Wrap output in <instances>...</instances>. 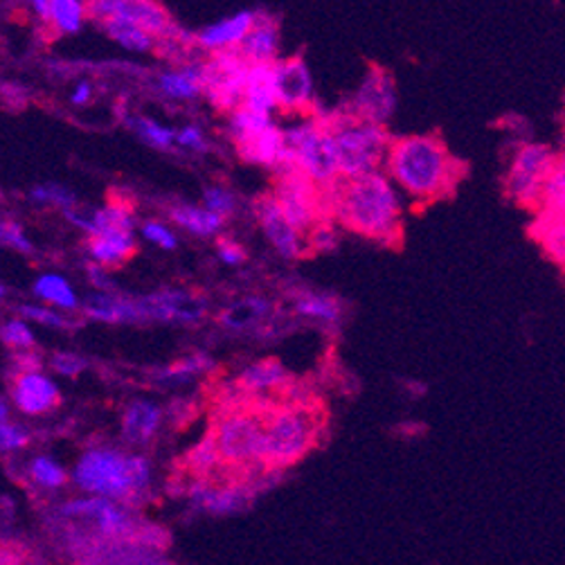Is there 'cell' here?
Returning a JSON list of instances; mask_svg holds the SVG:
<instances>
[{
    "label": "cell",
    "mask_w": 565,
    "mask_h": 565,
    "mask_svg": "<svg viewBox=\"0 0 565 565\" xmlns=\"http://www.w3.org/2000/svg\"><path fill=\"white\" fill-rule=\"evenodd\" d=\"M335 216L350 231L392 244L402 231V199L379 169L361 177H338L331 185Z\"/></svg>",
    "instance_id": "cell-1"
},
{
    "label": "cell",
    "mask_w": 565,
    "mask_h": 565,
    "mask_svg": "<svg viewBox=\"0 0 565 565\" xmlns=\"http://www.w3.org/2000/svg\"><path fill=\"white\" fill-rule=\"evenodd\" d=\"M385 167L392 181L417 201L446 196L460 179L458 162L435 136H408L392 142Z\"/></svg>",
    "instance_id": "cell-2"
},
{
    "label": "cell",
    "mask_w": 565,
    "mask_h": 565,
    "mask_svg": "<svg viewBox=\"0 0 565 565\" xmlns=\"http://www.w3.org/2000/svg\"><path fill=\"white\" fill-rule=\"evenodd\" d=\"M73 478L90 495L131 500L147 491L151 467L142 456H127L113 448H90L79 458Z\"/></svg>",
    "instance_id": "cell-3"
},
{
    "label": "cell",
    "mask_w": 565,
    "mask_h": 565,
    "mask_svg": "<svg viewBox=\"0 0 565 565\" xmlns=\"http://www.w3.org/2000/svg\"><path fill=\"white\" fill-rule=\"evenodd\" d=\"M327 127L331 129L335 142L341 177L350 179L374 172L387 158L392 140L387 138L383 125L359 118L354 113V116L327 120Z\"/></svg>",
    "instance_id": "cell-4"
},
{
    "label": "cell",
    "mask_w": 565,
    "mask_h": 565,
    "mask_svg": "<svg viewBox=\"0 0 565 565\" xmlns=\"http://www.w3.org/2000/svg\"><path fill=\"white\" fill-rule=\"evenodd\" d=\"M264 465L289 467L313 446L320 417L307 406H281L264 413Z\"/></svg>",
    "instance_id": "cell-5"
},
{
    "label": "cell",
    "mask_w": 565,
    "mask_h": 565,
    "mask_svg": "<svg viewBox=\"0 0 565 565\" xmlns=\"http://www.w3.org/2000/svg\"><path fill=\"white\" fill-rule=\"evenodd\" d=\"M285 156L277 172L287 169H302L316 183L331 185L341 172H338V151L331 136V129L322 120H307L285 131Z\"/></svg>",
    "instance_id": "cell-6"
},
{
    "label": "cell",
    "mask_w": 565,
    "mask_h": 565,
    "mask_svg": "<svg viewBox=\"0 0 565 565\" xmlns=\"http://www.w3.org/2000/svg\"><path fill=\"white\" fill-rule=\"evenodd\" d=\"M264 413L231 411L214 428L221 458L237 467L264 465Z\"/></svg>",
    "instance_id": "cell-7"
},
{
    "label": "cell",
    "mask_w": 565,
    "mask_h": 565,
    "mask_svg": "<svg viewBox=\"0 0 565 565\" xmlns=\"http://www.w3.org/2000/svg\"><path fill=\"white\" fill-rule=\"evenodd\" d=\"M556 156L552 153L550 147L539 145V142H530L523 145L512 164L510 172H507L504 179V192L510 199H514L521 205H530V207H541V199H543V190L547 183V177L552 172Z\"/></svg>",
    "instance_id": "cell-8"
},
{
    "label": "cell",
    "mask_w": 565,
    "mask_h": 565,
    "mask_svg": "<svg viewBox=\"0 0 565 565\" xmlns=\"http://www.w3.org/2000/svg\"><path fill=\"white\" fill-rule=\"evenodd\" d=\"M250 64L239 50L212 52L210 62L203 64V93L221 110H235L244 102Z\"/></svg>",
    "instance_id": "cell-9"
},
{
    "label": "cell",
    "mask_w": 565,
    "mask_h": 565,
    "mask_svg": "<svg viewBox=\"0 0 565 565\" xmlns=\"http://www.w3.org/2000/svg\"><path fill=\"white\" fill-rule=\"evenodd\" d=\"M273 196L300 233H309L320 221V194L316 181L302 169L279 172Z\"/></svg>",
    "instance_id": "cell-10"
},
{
    "label": "cell",
    "mask_w": 565,
    "mask_h": 565,
    "mask_svg": "<svg viewBox=\"0 0 565 565\" xmlns=\"http://www.w3.org/2000/svg\"><path fill=\"white\" fill-rule=\"evenodd\" d=\"M86 3L97 25L104 21H129L142 25L158 39L172 34V19L156 0H86Z\"/></svg>",
    "instance_id": "cell-11"
},
{
    "label": "cell",
    "mask_w": 565,
    "mask_h": 565,
    "mask_svg": "<svg viewBox=\"0 0 565 565\" xmlns=\"http://www.w3.org/2000/svg\"><path fill=\"white\" fill-rule=\"evenodd\" d=\"M60 512L66 519H82L93 523L108 539H127L134 532V521L127 516V512H122L116 502L104 495L71 500Z\"/></svg>",
    "instance_id": "cell-12"
},
{
    "label": "cell",
    "mask_w": 565,
    "mask_h": 565,
    "mask_svg": "<svg viewBox=\"0 0 565 565\" xmlns=\"http://www.w3.org/2000/svg\"><path fill=\"white\" fill-rule=\"evenodd\" d=\"M257 216L264 228V235L281 257L296 259L305 253L302 233L289 221V216L279 207L275 196H264L257 203Z\"/></svg>",
    "instance_id": "cell-13"
},
{
    "label": "cell",
    "mask_w": 565,
    "mask_h": 565,
    "mask_svg": "<svg viewBox=\"0 0 565 565\" xmlns=\"http://www.w3.org/2000/svg\"><path fill=\"white\" fill-rule=\"evenodd\" d=\"M394 104H397V93H394L392 77L383 68H372L354 97V113L370 122L385 125L394 113Z\"/></svg>",
    "instance_id": "cell-14"
},
{
    "label": "cell",
    "mask_w": 565,
    "mask_h": 565,
    "mask_svg": "<svg viewBox=\"0 0 565 565\" xmlns=\"http://www.w3.org/2000/svg\"><path fill=\"white\" fill-rule=\"evenodd\" d=\"M275 86L279 108L285 110H302L313 99V79L300 56L275 62Z\"/></svg>",
    "instance_id": "cell-15"
},
{
    "label": "cell",
    "mask_w": 565,
    "mask_h": 565,
    "mask_svg": "<svg viewBox=\"0 0 565 565\" xmlns=\"http://www.w3.org/2000/svg\"><path fill=\"white\" fill-rule=\"evenodd\" d=\"M142 311L147 320H179V322H199L207 305L201 296L181 291V289H169V291H158L151 296L140 298Z\"/></svg>",
    "instance_id": "cell-16"
},
{
    "label": "cell",
    "mask_w": 565,
    "mask_h": 565,
    "mask_svg": "<svg viewBox=\"0 0 565 565\" xmlns=\"http://www.w3.org/2000/svg\"><path fill=\"white\" fill-rule=\"evenodd\" d=\"M12 402L23 415H43L60 404V387L41 370L19 372L12 383Z\"/></svg>",
    "instance_id": "cell-17"
},
{
    "label": "cell",
    "mask_w": 565,
    "mask_h": 565,
    "mask_svg": "<svg viewBox=\"0 0 565 565\" xmlns=\"http://www.w3.org/2000/svg\"><path fill=\"white\" fill-rule=\"evenodd\" d=\"M257 19V12L253 10H239L231 17H225L207 28H203L194 43L205 50V52H223V50H239V45L244 43V39L248 36V32L253 30Z\"/></svg>",
    "instance_id": "cell-18"
},
{
    "label": "cell",
    "mask_w": 565,
    "mask_h": 565,
    "mask_svg": "<svg viewBox=\"0 0 565 565\" xmlns=\"http://www.w3.org/2000/svg\"><path fill=\"white\" fill-rule=\"evenodd\" d=\"M190 498H192L194 507H199V510L216 514V516H225V514L242 512L248 504L250 493H248V489H244L239 484L212 487L205 480H196L190 487Z\"/></svg>",
    "instance_id": "cell-19"
},
{
    "label": "cell",
    "mask_w": 565,
    "mask_h": 565,
    "mask_svg": "<svg viewBox=\"0 0 565 565\" xmlns=\"http://www.w3.org/2000/svg\"><path fill=\"white\" fill-rule=\"evenodd\" d=\"M235 142L244 160L275 167V169L281 164V156H285V147H287L285 131H279L275 125L235 136Z\"/></svg>",
    "instance_id": "cell-20"
},
{
    "label": "cell",
    "mask_w": 565,
    "mask_h": 565,
    "mask_svg": "<svg viewBox=\"0 0 565 565\" xmlns=\"http://www.w3.org/2000/svg\"><path fill=\"white\" fill-rule=\"evenodd\" d=\"M277 52H279V25L268 14L257 12L253 30L239 45V54L248 64H275Z\"/></svg>",
    "instance_id": "cell-21"
},
{
    "label": "cell",
    "mask_w": 565,
    "mask_h": 565,
    "mask_svg": "<svg viewBox=\"0 0 565 565\" xmlns=\"http://www.w3.org/2000/svg\"><path fill=\"white\" fill-rule=\"evenodd\" d=\"M86 316L97 320V322H108V324H120V322H138V320H147L140 298L131 300L125 296H116V294H95L88 298L86 307H84Z\"/></svg>",
    "instance_id": "cell-22"
},
{
    "label": "cell",
    "mask_w": 565,
    "mask_h": 565,
    "mask_svg": "<svg viewBox=\"0 0 565 565\" xmlns=\"http://www.w3.org/2000/svg\"><path fill=\"white\" fill-rule=\"evenodd\" d=\"M88 253L93 262L110 268L125 264L136 253L134 231H106L93 235L88 242Z\"/></svg>",
    "instance_id": "cell-23"
},
{
    "label": "cell",
    "mask_w": 565,
    "mask_h": 565,
    "mask_svg": "<svg viewBox=\"0 0 565 565\" xmlns=\"http://www.w3.org/2000/svg\"><path fill=\"white\" fill-rule=\"evenodd\" d=\"M242 104L259 113H270V116L275 108H279L277 86H275V64H250Z\"/></svg>",
    "instance_id": "cell-24"
},
{
    "label": "cell",
    "mask_w": 565,
    "mask_h": 565,
    "mask_svg": "<svg viewBox=\"0 0 565 565\" xmlns=\"http://www.w3.org/2000/svg\"><path fill=\"white\" fill-rule=\"evenodd\" d=\"M162 411L149 399H136L127 406L122 417V435L131 444H147L160 428Z\"/></svg>",
    "instance_id": "cell-25"
},
{
    "label": "cell",
    "mask_w": 565,
    "mask_h": 565,
    "mask_svg": "<svg viewBox=\"0 0 565 565\" xmlns=\"http://www.w3.org/2000/svg\"><path fill=\"white\" fill-rule=\"evenodd\" d=\"M88 19L90 14H88L86 0H50V8L43 23L54 34L68 36V34L82 32Z\"/></svg>",
    "instance_id": "cell-26"
},
{
    "label": "cell",
    "mask_w": 565,
    "mask_h": 565,
    "mask_svg": "<svg viewBox=\"0 0 565 565\" xmlns=\"http://www.w3.org/2000/svg\"><path fill=\"white\" fill-rule=\"evenodd\" d=\"M158 90L169 99H196L203 93V64L160 73Z\"/></svg>",
    "instance_id": "cell-27"
},
{
    "label": "cell",
    "mask_w": 565,
    "mask_h": 565,
    "mask_svg": "<svg viewBox=\"0 0 565 565\" xmlns=\"http://www.w3.org/2000/svg\"><path fill=\"white\" fill-rule=\"evenodd\" d=\"M534 237L552 262L565 266V212L541 210L534 223Z\"/></svg>",
    "instance_id": "cell-28"
},
{
    "label": "cell",
    "mask_w": 565,
    "mask_h": 565,
    "mask_svg": "<svg viewBox=\"0 0 565 565\" xmlns=\"http://www.w3.org/2000/svg\"><path fill=\"white\" fill-rule=\"evenodd\" d=\"M34 296L54 309L75 311L79 307V298L71 281L56 273H45L34 281Z\"/></svg>",
    "instance_id": "cell-29"
},
{
    "label": "cell",
    "mask_w": 565,
    "mask_h": 565,
    "mask_svg": "<svg viewBox=\"0 0 565 565\" xmlns=\"http://www.w3.org/2000/svg\"><path fill=\"white\" fill-rule=\"evenodd\" d=\"M172 218H174V223L181 225V228H185L188 233L199 235V237L216 235L223 228V221H225L221 214L207 210L205 205L203 207L177 205V207H172Z\"/></svg>",
    "instance_id": "cell-30"
},
{
    "label": "cell",
    "mask_w": 565,
    "mask_h": 565,
    "mask_svg": "<svg viewBox=\"0 0 565 565\" xmlns=\"http://www.w3.org/2000/svg\"><path fill=\"white\" fill-rule=\"evenodd\" d=\"M270 313V305L268 300H262V298H246V300H239L235 302L233 307L225 309L218 320L225 329H233V331H246V329H253L255 324L264 322Z\"/></svg>",
    "instance_id": "cell-31"
},
{
    "label": "cell",
    "mask_w": 565,
    "mask_h": 565,
    "mask_svg": "<svg viewBox=\"0 0 565 565\" xmlns=\"http://www.w3.org/2000/svg\"><path fill=\"white\" fill-rule=\"evenodd\" d=\"M289 381V372L285 370L279 361L275 359H266V361H257L253 365H248L242 372V387L250 390V392H264V390H277Z\"/></svg>",
    "instance_id": "cell-32"
},
{
    "label": "cell",
    "mask_w": 565,
    "mask_h": 565,
    "mask_svg": "<svg viewBox=\"0 0 565 565\" xmlns=\"http://www.w3.org/2000/svg\"><path fill=\"white\" fill-rule=\"evenodd\" d=\"M99 28L129 52H149L158 43L156 34L129 21H104Z\"/></svg>",
    "instance_id": "cell-33"
},
{
    "label": "cell",
    "mask_w": 565,
    "mask_h": 565,
    "mask_svg": "<svg viewBox=\"0 0 565 565\" xmlns=\"http://www.w3.org/2000/svg\"><path fill=\"white\" fill-rule=\"evenodd\" d=\"M210 370H214L212 359H207L205 354H192L188 359L172 363L169 367H162L156 374V381L164 383V385H183V383L194 381L201 374H207Z\"/></svg>",
    "instance_id": "cell-34"
},
{
    "label": "cell",
    "mask_w": 565,
    "mask_h": 565,
    "mask_svg": "<svg viewBox=\"0 0 565 565\" xmlns=\"http://www.w3.org/2000/svg\"><path fill=\"white\" fill-rule=\"evenodd\" d=\"M296 311L305 318H313L327 324L341 322L343 318V307L341 300H335L333 296L327 294H305L296 300Z\"/></svg>",
    "instance_id": "cell-35"
},
{
    "label": "cell",
    "mask_w": 565,
    "mask_h": 565,
    "mask_svg": "<svg viewBox=\"0 0 565 565\" xmlns=\"http://www.w3.org/2000/svg\"><path fill=\"white\" fill-rule=\"evenodd\" d=\"M106 231H134L131 210L122 203H110L90 212V237Z\"/></svg>",
    "instance_id": "cell-36"
},
{
    "label": "cell",
    "mask_w": 565,
    "mask_h": 565,
    "mask_svg": "<svg viewBox=\"0 0 565 565\" xmlns=\"http://www.w3.org/2000/svg\"><path fill=\"white\" fill-rule=\"evenodd\" d=\"M28 476H30V482L41 487V489H62L68 480V473L64 471V467L47 458V456H39L34 458L30 465H28Z\"/></svg>",
    "instance_id": "cell-37"
},
{
    "label": "cell",
    "mask_w": 565,
    "mask_h": 565,
    "mask_svg": "<svg viewBox=\"0 0 565 565\" xmlns=\"http://www.w3.org/2000/svg\"><path fill=\"white\" fill-rule=\"evenodd\" d=\"M541 210L545 212H565V153L556 156L552 172L547 177Z\"/></svg>",
    "instance_id": "cell-38"
},
{
    "label": "cell",
    "mask_w": 565,
    "mask_h": 565,
    "mask_svg": "<svg viewBox=\"0 0 565 565\" xmlns=\"http://www.w3.org/2000/svg\"><path fill=\"white\" fill-rule=\"evenodd\" d=\"M127 125L156 149H169L177 142V134L172 129L151 118H127Z\"/></svg>",
    "instance_id": "cell-39"
},
{
    "label": "cell",
    "mask_w": 565,
    "mask_h": 565,
    "mask_svg": "<svg viewBox=\"0 0 565 565\" xmlns=\"http://www.w3.org/2000/svg\"><path fill=\"white\" fill-rule=\"evenodd\" d=\"M221 460H223V458H221V450H218V444H216L214 433H210L205 439H201V441L190 450V456H188V465H190L196 473H201V476L212 473V471L218 467Z\"/></svg>",
    "instance_id": "cell-40"
},
{
    "label": "cell",
    "mask_w": 565,
    "mask_h": 565,
    "mask_svg": "<svg viewBox=\"0 0 565 565\" xmlns=\"http://www.w3.org/2000/svg\"><path fill=\"white\" fill-rule=\"evenodd\" d=\"M3 343L12 350H19V352H25V350L34 348V331L25 322V318H14V320L6 322Z\"/></svg>",
    "instance_id": "cell-41"
},
{
    "label": "cell",
    "mask_w": 565,
    "mask_h": 565,
    "mask_svg": "<svg viewBox=\"0 0 565 565\" xmlns=\"http://www.w3.org/2000/svg\"><path fill=\"white\" fill-rule=\"evenodd\" d=\"M30 199L39 205H54V207H62V210H68V207H75V196L71 190L62 188V185H36L32 192H30Z\"/></svg>",
    "instance_id": "cell-42"
},
{
    "label": "cell",
    "mask_w": 565,
    "mask_h": 565,
    "mask_svg": "<svg viewBox=\"0 0 565 565\" xmlns=\"http://www.w3.org/2000/svg\"><path fill=\"white\" fill-rule=\"evenodd\" d=\"M19 316L32 322H39L43 327H66L68 320L56 311L54 307H43V305H21L19 307Z\"/></svg>",
    "instance_id": "cell-43"
},
{
    "label": "cell",
    "mask_w": 565,
    "mask_h": 565,
    "mask_svg": "<svg viewBox=\"0 0 565 565\" xmlns=\"http://www.w3.org/2000/svg\"><path fill=\"white\" fill-rule=\"evenodd\" d=\"M142 237H145L147 242H151L153 246L162 248V250H174L177 244H179L174 231H169L167 225L160 223V221H147V223L142 225Z\"/></svg>",
    "instance_id": "cell-44"
},
{
    "label": "cell",
    "mask_w": 565,
    "mask_h": 565,
    "mask_svg": "<svg viewBox=\"0 0 565 565\" xmlns=\"http://www.w3.org/2000/svg\"><path fill=\"white\" fill-rule=\"evenodd\" d=\"M28 444H30V433L23 426L10 424V422L0 424V448H3L6 454H10V450H21Z\"/></svg>",
    "instance_id": "cell-45"
},
{
    "label": "cell",
    "mask_w": 565,
    "mask_h": 565,
    "mask_svg": "<svg viewBox=\"0 0 565 565\" xmlns=\"http://www.w3.org/2000/svg\"><path fill=\"white\" fill-rule=\"evenodd\" d=\"M203 205L225 218L235 212V196L223 188H210V190H205Z\"/></svg>",
    "instance_id": "cell-46"
},
{
    "label": "cell",
    "mask_w": 565,
    "mask_h": 565,
    "mask_svg": "<svg viewBox=\"0 0 565 565\" xmlns=\"http://www.w3.org/2000/svg\"><path fill=\"white\" fill-rule=\"evenodd\" d=\"M52 370L56 372V374H62V376H77V374H82L86 367H88V363H86V359H82L79 354H73V352H60V354H54L52 356Z\"/></svg>",
    "instance_id": "cell-47"
},
{
    "label": "cell",
    "mask_w": 565,
    "mask_h": 565,
    "mask_svg": "<svg viewBox=\"0 0 565 565\" xmlns=\"http://www.w3.org/2000/svg\"><path fill=\"white\" fill-rule=\"evenodd\" d=\"M335 244H338V237L329 223L318 221L309 231V248H313L318 253H329L335 248Z\"/></svg>",
    "instance_id": "cell-48"
},
{
    "label": "cell",
    "mask_w": 565,
    "mask_h": 565,
    "mask_svg": "<svg viewBox=\"0 0 565 565\" xmlns=\"http://www.w3.org/2000/svg\"><path fill=\"white\" fill-rule=\"evenodd\" d=\"M0 237H3V244H8L10 248H17L19 253L30 255L34 250L32 242L28 239V235L23 233V228L17 221H6L3 231H0Z\"/></svg>",
    "instance_id": "cell-49"
},
{
    "label": "cell",
    "mask_w": 565,
    "mask_h": 565,
    "mask_svg": "<svg viewBox=\"0 0 565 565\" xmlns=\"http://www.w3.org/2000/svg\"><path fill=\"white\" fill-rule=\"evenodd\" d=\"M177 145L183 147V149H190V151H205L207 149V142H205V136L199 127L190 125V127H183L179 134H177Z\"/></svg>",
    "instance_id": "cell-50"
},
{
    "label": "cell",
    "mask_w": 565,
    "mask_h": 565,
    "mask_svg": "<svg viewBox=\"0 0 565 565\" xmlns=\"http://www.w3.org/2000/svg\"><path fill=\"white\" fill-rule=\"evenodd\" d=\"M218 259L223 264H228V266H239V264H244L246 253H244V248L239 244L223 239V242H218Z\"/></svg>",
    "instance_id": "cell-51"
},
{
    "label": "cell",
    "mask_w": 565,
    "mask_h": 565,
    "mask_svg": "<svg viewBox=\"0 0 565 565\" xmlns=\"http://www.w3.org/2000/svg\"><path fill=\"white\" fill-rule=\"evenodd\" d=\"M88 279H90L93 287H97V289H102V291H108V289H110V279H108V275H106V266H102V264H97V262L88 264Z\"/></svg>",
    "instance_id": "cell-52"
},
{
    "label": "cell",
    "mask_w": 565,
    "mask_h": 565,
    "mask_svg": "<svg viewBox=\"0 0 565 565\" xmlns=\"http://www.w3.org/2000/svg\"><path fill=\"white\" fill-rule=\"evenodd\" d=\"M90 99H93V84L86 79L77 82L75 88L71 90V102L75 106H86V104H90Z\"/></svg>",
    "instance_id": "cell-53"
},
{
    "label": "cell",
    "mask_w": 565,
    "mask_h": 565,
    "mask_svg": "<svg viewBox=\"0 0 565 565\" xmlns=\"http://www.w3.org/2000/svg\"><path fill=\"white\" fill-rule=\"evenodd\" d=\"M28 6L32 10V14L43 21L47 14V8H50V0H28Z\"/></svg>",
    "instance_id": "cell-54"
},
{
    "label": "cell",
    "mask_w": 565,
    "mask_h": 565,
    "mask_svg": "<svg viewBox=\"0 0 565 565\" xmlns=\"http://www.w3.org/2000/svg\"><path fill=\"white\" fill-rule=\"evenodd\" d=\"M8 415H10V408H8V402L0 404V424L8 422Z\"/></svg>",
    "instance_id": "cell-55"
},
{
    "label": "cell",
    "mask_w": 565,
    "mask_h": 565,
    "mask_svg": "<svg viewBox=\"0 0 565 565\" xmlns=\"http://www.w3.org/2000/svg\"><path fill=\"white\" fill-rule=\"evenodd\" d=\"M563 127H565V122H563Z\"/></svg>",
    "instance_id": "cell-56"
}]
</instances>
